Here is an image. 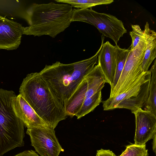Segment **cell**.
<instances>
[{
    "label": "cell",
    "mask_w": 156,
    "mask_h": 156,
    "mask_svg": "<svg viewBox=\"0 0 156 156\" xmlns=\"http://www.w3.org/2000/svg\"><path fill=\"white\" fill-rule=\"evenodd\" d=\"M19 92L49 126L55 129L60 122L67 118L64 105L39 72L27 74Z\"/></svg>",
    "instance_id": "cell-1"
},
{
    "label": "cell",
    "mask_w": 156,
    "mask_h": 156,
    "mask_svg": "<svg viewBox=\"0 0 156 156\" xmlns=\"http://www.w3.org/2000/svg\"><path fill=\"white\" fill-rule=\"evenodd\" d=\"M73 10L68 4H33L26 11L25 18L29 25L23 27V34L55 38L70 26Z\"/></svg>",
    "instance_id": "cell-2"
},
{
    "label": "cell",
    "mask_w": 156,
    "mask_h": 156,
    "mask_svg": "<svg viewBox=\"0 0 156 156\" xmlns=\"http://www.w3.org/2000/svg\"><path fill=\"white\" fill-rule=\"evenodd\" d=\"M102 44L90 58L73 63L64 64L56 62L46 65L40 72L64 105L85 76L94 67Z\"/></svg>",
    "instance_id": "cell-3"
},
{
    "label": "cell",
    "mask_w": 156,
    "mask_h": 156,
    "mask_svg": "<svg viewBox=\"0 0 156 156\" xmlns=\"http://www.w3.org/2000/svg\"><path fill=\"white\" fill-rule=\"evenodd\" d=\"M16 96L12 90L0 89V156L24 145V125L12 106Z\"/></svg>",
    "instance_id": "cell-4"
},
{
    "label": "cell",
    "mask_w": 156,
    "mask_h": 156,
    "mask_svg": "<svg viewBox=\"0 0 156 156\" xmlns=\"http://www.w3.org/2000/svg\"><path fill=\"white\" fill-rule=\"evenodd\" d=\"M80 21L95 27L104 36L112 40L115 44L127 32L122 22L115 16L97 12L90 9H73L72 22Z\"/></svg>",
    "instance_id": "cell-5"
},
{
    "label": "cell",
    "mask_w": 156,
    "mask_h": 156,
    "mask_svg": "<svg viewBox=\"0 0 156 156\" xmlns=\"http://www.w3.org/2000/svg\"><path fill=\"white\" fill-rule=\"evenodd\" d=\"M151 73L144 72L129 89L117 96L103 102L104 110L126 108L131 112L144 105L148 98Z\"/></svg>",
    "instance_id": "cell-6"
},
{
    "label": "cell",
    "mask_w": 156,
    "mask_h": 156,
    "mask_svg": "<svg viewBox=\"0 0 156 156\" xmlns=\"http://www.w3.org/2000/svg\"><path fill=\"white\" fill-rule=\"evenodd\" d=\"M144 30V35L138 44L133 50H130L121 75L109 98L115 97L128 90L144 73L142 64L146 46L145 27Z\"/></svg>",
    "instance_id": "cell-7"
},
{
    "label": "cell",
    "mask_w": 156,
    "mask_h": 156,
    "mask_svg": "<svg viewBox=\"0 0 156 156\" xmlns=\"http://www.w3.org/2000/svg\"><path fill=\"white\" fill-rule=\"evenodd\" d=\"M31 145L40 156H59L64 150L59 142L54 129L49 127L27 129Z\"/></svg>",
    "instance_id": "cell-8"
},
{
    "label": "cell",
    "mask_w": 156,
    "mask_h": 156,
    "mask_svg": "<svg viewBox=\"0 0 156 156\" xmlns=\"http://www.w3.org/2000/svg\"><path fill=\"white\" fill-rule=\"evenodd\" d=\"M135 117L136 131L134 144H145L156 134V116L150 111L141 108L131 112Z\"/></svg>",
    "instance_id": "cell-9"
},
{
    "label": "cell",
    "mask_w": 156,
    "mask_h": 156,
    "mask_svg": "<svg viewBox=\"0 0 156 156\" xmlns=\"http://www.w3.org/2000/svg\"><path fill=\"white\" fill-rule=\"evenodd\" d=\"M22 34L21 24L0 15V49H16L20 44Z\"/></svg>",
    "instance_id": "cell-10"
},
{
    "label": "cell",
    "mask_w": 156,
    "mask_h": 156,
    "mask_svg": "<svg viewBox=\"0 0 156 156\" xmlns=\"http://www.w3.org/2000/svg\"><path fill=\"white\" fill-rule=\"evenodd\" d=\"M12 104L16 115L27 129L49 127L20 94L13 98Z\"/></svg>",
    "instance_id": "cell-11"
},
{
    "label": "cell",
    "mask_w": 156,
    "mask_h": 156,
    "mask_svg": "<svg viewBox=\"0 0 156 156\" xmlns=\"http://www.w3.org/2000/svg\"><path fill=\"white\" fill-rule=\"evenodd\" d=\"M104 37H101L102 46L98 56V64L105 76L106 83L111 86L115 74L116 65L115 46L109 41L104 43Z\"/></svg>",
    "instance_id": "cell-12"
},
{
    "label": "cell",
    "mask_w": 156,
    "mask_h": 156,
    "mask_svg": "<svg viewBox=\"0 0 156 156\" xmlns=\"http://www.w3.org/2000/svg\"><path fill=\"white\" fill-rule=\"evenodd\" d=\"M84 78L87 83L85 99L101 90L105 83H106L105 76L98 64L95 66Z\"/></svg>",
    "instance_id": "cell-13"
},
{
    "label": "cell",
    "mask_w": 156,
    "mask_h": 156,
    "mask_svg": "<svg viewBox=\"0 0 156 156\" xmlns=\"http://www.w3.org/2000/svg\"><path fill=\"white\" fill-rule=\"evenodd\" d=\"M144 27L146 30V48L142 64L144 72L148 70L150 66L156 57V33L150 28L148 22L146 23Z\"/></svg>",
    "instance_id": "cell-14"
},
{
    "label": "cell",
    "mask_w": 156,
    "mask_h": 156,
    "mask_svg": "<svg viewBox=\"0 0 156 156\" xmlns=\"http://www.w3.org/2000/svg\"><path fill=\"white\" fill-rule=\"evenodd\" d=\"M151 73L148 95L144 106V110L150 111L156 116V60L150 70Z\"/></svg>",
    "instance_id": "cell-15"
},
{
    "label": "cell",
    "mask_w": 156,
    "mask_h": 156,
    "mask_svg": "<svg viewBox=\"0 0 156 156\" xmlns=\"http://www.w3.org/2000/svg\"><path fill=\"white\" fill-rule=\"evenodd\" d=\"M115 49L116 65L115 76L111 86V92L115 87L123 69L130 50L120 48L117 44L115 46Z\"/></svg>",
    "instance_id": "cell-16"
},
{
    "label": "cell",
    "mask_w": 156,
    "mask_h": 156,
    "mask_svg": "<svg viewBox=\"0 0 156 156\" xmlns=\"http://www.w3.org/2000/svg\"><path fill=\"white\" fill-rule=\"evenodd\" d=\"M101 101V90L85 99L75 116L77 119H80L92 111Z\"/></svg>",
    "instance_id": "cell-17"
},
{
    "label": "cell",
    "mask_w": 156,
    "mask_h": 156,
    "mask_svg": "<svg viewBox=\"0 0 156 156\" xmlns=\"http://www.w3.org/2000/svg\"><path fill=\"white\" fill-rule=\"evenodd\" d=\"M58 2L63 3L70 5L72 7L80 9H86L101 5L110 4L113 0H55Z\"/></svg>",
    "instance_id": "cell-18"
},
{
    "label": "cell",
    "mask_w": 156,
    "mask_h": 156,
    "mask_svg": "<svg viewBox=\"0 0 156 156\" xmlns=\"http://www.w3.org/2000/svg\"><path fill=\"white\" fill-rule=\"evenodd\" d=\"M120 156H148V154L146 144L140 146L133 144L127 146Z\"/></svg>",
    "instance_id": "cell-19"
},
{
    "label": "cell",
    "mask_w": 156,
    "mask_h": 156,
    "mask_svg": "<svg viewBox=\"0 0 156 156\" xmlns=\"http://www.w3.org/2000/svg\"><path fill=\"white\" fill-rule=\"evenodd\" d=\"M132 30L129 32L132 38L130 50L134 49L138 44L144 35V30H142L140 26L137 24L131 25Z\"/></svg>",
    "instance_id": "cell-20"
},
{
    "label": "cell",
    "mask_w": 156,
    "mask_h": 156,
    "mask_svg": "<svg viewBox=\"0 0 156 156\" xmlns=\"http://www.w3.org/2000/svg\"><path fill=\"white\" fill-rule=\"evenodd\" d=\"M96 156H116L112 151L109 150H104L102 149L98 150Z\"/></svg>",
    "instance_id": "cell-21"
},
{
    "label": "cell",
    "mask_w": 156,
    "mask_h": 156,
    "mask_svg": "<svg viewBox=\"0 0 156 156\" xmlns=\"http://www.w3.org/2000/svg\"><path fill=\"white\" fill-rule=\"evenodd\" d=\"M15 156H40L34 151L32 150H25L18 154Z\"/></svg>",
    "instance_id": "cell-22"
},
{
    "label": "cell",
    "mask_w": 156,
    "mask_h": 156,
    "mask_svg": "<svg viewBox=\"0 0 156 156\" xmlns=\"http://www.w3.org/2000/svg\"><path fill=\"white\" fill-rule=\"evenodd\" d=\"M152 143V148L154 152L156 154V135L153 138Z\"/></svg>",
    "instance_id": "cell-23"
}]
</instances>
